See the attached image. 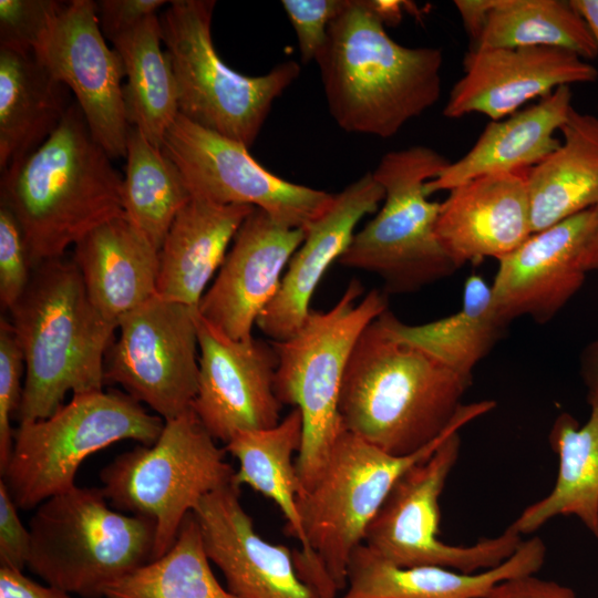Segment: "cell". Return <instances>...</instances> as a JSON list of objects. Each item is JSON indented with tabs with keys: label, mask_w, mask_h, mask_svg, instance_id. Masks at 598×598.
Listing matches in <instances>:
<instances>
[{
	"label": "cell",
	"mask_w": 598,
	"mask_h": 598,
	"mask_svg": "<svg viewBox=\"0 0 598 598\" xmlns=\"http://www.w3.org/2000/svg\"><path fill=\"white\" fill-rule=\"evenodd\" d=\"M472 378L390 334L375 318L346 368L339 417L380 450L411 455L442 436L473 406L462 399Z\"/></svg>",
	"instance_id": "1"
},
{
	"label": "cell",
	"mask_w": 598,
	"mask_h": 598,
	"mask_svg": "<svg viewBox=\"0 0 598 598\" xmlns=\"http://www.w3.org/2000/svg\"><path fill=\"white\" fill-rule=\"evenodd\" d=\"M316 62L329 112L348 133L391 138L441 95L442 50L394 41L368 0H347Z\"/></svg>",
	"instance_id": "2"
},
{
	"label": "cell",
	"mask_w": 598,
	"mask_h": 598,
	"mask_svg": "<svg viewBox=\"0 0 598 598\" xmlns=\"http://www.w3.org/2000/svg\"><path fill=\"white\" fill-rule=\"evenodd\" d=\"M122 182L72 103L37 150L1 172L0 204L20 224L34 268L122 215Z\"/></svg>",
	"instance_id": "3"
},
{
	"label": "cell",
	"mask_w": 598,
	"mask_h": 598,
	"mask_svg": "<svg viewBox=\"0 0 598 598\" xmlns=\"http://www.w3.org/2000/svg\"><path fill=\"white\" fill-rule=\"evenodd\" d=\"M9 311L25 367L19 423L49 417L69 392L103 390L117 323L94 308L73 260L35 266Z\"/></svg>",
	"instance_id": "4"
},
{
	"label": "cell",
	"mask_w": 598,
	"mask_h": 598,
	"mask_svg": "<svg viewBox=\"0 0 598 598\" xmlns=\"http://www.w3.org/2000/svg\"><path fill=\"white\" fill-rule=\"evenodd\" d=\"M489 411L487 401L473 403L442 436L404 456L389 454L342 426L318 480L298 496L306 546L293 556L303 580L319 592L331 585L344 589L350 557L399 477L450 434Z\"/></svg>",
	"instance_id": "5"
},
{
	"label": "cell",
	"mask_w": 598,
	"mask_h": 598,
	"mask_svg": "<svg viewBox=\"0 0 598 598\" xmlns=\"http://www.w3.org/2000/svg\"><path fill=\"white\" fill-rule=\"evenodd\" d=\"M361 282L352 279L326 311L310 310L290 338L271 341L278 354L275 393L282 405L298 408L303 436L296 456L299 495L321 474L338 434L339 395L346 368L363 330L388 310L385 292L377 289L360 298Z\"/></svg>",
	"instance_id": "6"
},
{
	"label": "cell",
	"mask_w": 598,
	"mask_h": 598,
	"mask_svg": "<svg viewBox=\"0 0 598 598\" xmlns=\"http://www.w3.org/2000/svg\"><path fill=\"white\" fill-rule=\"evenodd\" d=\"M29 569L48 585L85 598L153 560L156 526L142 515L111 508L101 488L56 494L30 519Z\"/></svg>",
	"instance_id": "7"
},
{
	"label": "cell",
	"mask_w": 598,
	"mask_h": 598,
	"mask_svg": "<svg viewBox=\"0 0 598 598\" xmlns=\"http://www.w3.org/2000/svg\"><path fill=\"white\" fill-rule=\"evenodd\" d=\"M448 163L424 145L385 153L372 172L384 189L383 205L338 262L378 275L385 293L413 292L457 270L435 231L441 203L425 192Z\"/></svg>",
	"instance_id": "8"
},
{
	"label": "cell",
	"mask_w": 598,
	"mask_h": 598,
	"mask_svg": "<svg viewBox=\"0 0 598 598\" xmlns=\"http://www.w3.org/2000/svg\"><path fill=\"white\" fill-rule=\"evenodd\" d=\"M212 0H174L158 16L175 75L179 114L188 121L250 147L274 102L300 74L285 61L262 75L231 70L218 55L212 38Z\"/></svg>",
	"instance_id": "9"
},
{
	"label": "cell",
	"mask_w": 598,
	"mask_h": 598,
	"mask_svg": "<svg viewBox=\"0 0 598 598\" xmlns=\"http://www.w3.org/2000/svg\"><path fill=\"white\" fill-rule=\"evenodd\" d=\"M164 420L118 391H92L72 399L47 419L19 423L1 478L18 508L38 507L71 489L83 461L123 440L152 445Z\"/></svg>",
	"instance_id": "10"
},
{
	"label": "cell",
	"mask_w": 598,
	"mask_h": 598,
	"mask_svg": "<svg viewBox=\"0 0 598 598\" xmlns=\"http://www.w3.org/2000/svg\"><path fill=\"white\" fill-rule=\"evenodd\" d=\"M234 475L225 448L189 409L164 421L152 445L115 457L100 478L111 506L154 520L156 559L173 546L186 515L206 495L233 483Z\"/></svg>",
	"instance_id": "11"
},
{
	"label": "cell",
	"mask_w": 598,
	"mask_h": 598,
	"mask_svg": "<svg viewBox=\"0 0 598 598\" xmlns=\"http://www.w3.org/2000/svg\"><path fill=\"white\" fill-rule=\"evenodd\" d=\"M460 450V431H455L399 477L365 532L368 547L399 566H441L463 573L494 568L516 551L523 539L511 525L467 546L440 538V497Z\"/></svg>",
	"instance_id": "12"
},
{
	"label": "cell",
	"mask_w": 598,
	"mask_h": 598,
	"mask_svg": "<svg viewBox=\"0 0 598 598\" xmlns=\"http://www.w3.org/2000/svg\"><path fill=\"white\" fill-rule=\"evenodd\" d=\"M162 151L179 169L190 196L220 205H248L277 224L306 229L330 207L334 194L278 177L244 144L204 128L181 114Z\"/></svg>",
	"instance_id": "13"
},
{
	"label": "cell",
	"mask_w": 598,
	"mask_h": 598,
	"mask_svg": "<svg viewBox=\"0 0 598 598\" xmlns=\"http://www.w3.org/2000/svg\"><path fill=\"white\" fill-rule=\"evenodd\" d=\"M197 309L155 295L117 320L105 382L164 421L192 409L198 386Z\"/></svg>",
	"instance_id": "14"
},
{
	"label": "cell",
	"mask_w": 598,
	"mask_h": 598,
	"mask_svg": "<svg viewBox=\"0 0 598 598\" xmlns=\"http://www.w3.org/2000/svg\"><path fill=\"white\" fill-rule=\"evenodd\" d=\"M32 54L73 92L94 141L111 158L125 157L124 66L101 31L96 1L64 2Z\"/></svg>",
	"instance_id": "15"
},
{
	"label": "cell",
	"mask_w": 598,
	"mask_h": 598,
	"mask_svg": "<svg viewBox=\"0 0 598 598\" xmlns=\"http://www.w3.org/2000/svg\"><path fill=\"white\" fill-rule=\"evenodd\" d=\"M198 386L192 403L206 431L225 444L240 431L275 426L282 404L275 393L278 354L272 342L234 340L196 312Z\"/></svg>",
	"instance_id": "16"
},
{
	"label": "cell",
	"mask_w": 598,
	"mask_h": 598,
	"mask_svg": "<svg viewBox=\"0 0 598 598\" xmlns=\"http://www.w3.org/2000/svg\"><path fill=\"white\" fill-rule=\"evenodd\" d=\"M598 220V206L533 233L498 259L491 286L494 307L509 323L528 316L551 320L586 279L584 254Z\"/></svg>",
	"instance_id": "17"
},
{
	"label": "cell",
	"mask_w": 598,
	"mask_h": 598,
	"mask_svg": "<svg viewBox=\"0 0 598 598\" xmlns=\"http://www.w3.org/2000/svg\"><path fill=\"white\" fill-rule=\"evenodd\" d=\"M463 65L464 73L443 109L448 118L481 113L498 121L560 86L598 79L597 69L588 61L553 47L468 50Z\"/></svg>",
	"instance_id": "18"
},
{
	"label": "cell",
	"mask_w": 598,
	"mask_h": 598,
	"mask_svg": "<svg viewBox=\"0 0 598 598\" xmlns=\"http://www.w3.org/2000/svg\"><path fill=\"white\" fill-rule=\"evenodd\" d=\"M259 208L239 227L218 272L200 299L199 315L234 340H249L278 292L283 270L305 239Z\"/></svg>",
	"instance_id": "19"
},
{
	"label": "cell",
	"mask_w": 598,
	"mask_h": 598,
	"mask_svg": "<svg viewBox=\"0 0 598 598\" xmlns=\"http://www.w3.org/2000/svg\"><path fill=\"white\" fill-rule=\"evenodd\" d=\"M234 483L206 495L193 511L207 556L238 598H320L299 575L293 550L264 539Z\"/></svg>",
	"instance_id": "20"
},
{
	"label": "cell",
	"mask_w": 598,
	"mask_h": 598,
	"mask_svg": "<svg viewBox=\"0 0 598 598\" xmlns=\"http://www.w3.org/2000/svg\"><path fill=\"white\" fill-rule=\"evenodd\" d=\"M383 199V187L368 172L334 194L326 213L305 229V239L289 260L277 295L256 323L271 341L286 340L301 328L323 275L347 250L359 221L374 213Z\"/></svg>",
	"instance_id": "21"
},
{
	"label": "cell",
	"mask_w": 598,
	"mask_h": 598,
	"mask_svg": "<svg viewBox=\"0 0 598 598\" xmlns=\"http://www.w3.org/2000/svg\"><path fill=\"white\" fill-rule=\"evenodd\" d=\"M448 192L435 231L457 268L498 260L533 234L526 171L482 175Z\"/></svg>",
	"instance_id": "22"
},
{
	"label": "cell",
	"mask_w": 598,
	"mask_h": 598,
	"mask_svg": "<svg viewBox=\"0 0 598 598\" xmlns=\"http://www.w3.org/2000/svg\"><path fill=\"white\" fill-rule=\"evenodd\" d=\"M545 556L544 542L532 537L503 564L463 573L441 566H399L362 543L350 557L340 598H487L497 584L536 574Z\"/></svg>",
	"instance_id": "23"
},
{
	"label": "cell",
	"mask_w": 598,
	"mask_h": 598,
	"mask_svg": "<svg viewBox=\"0 0 598 598\" xmlns=\"http://www.w3.org/2000/svg\"><path fill=\"white\" fill-rule=\"evenodd\" d=\"M72 260L90 301L110 321L117 323L123 315L157 295L159 250L124 213L78 241Z\"/></svg>",
	"instance_id": "24"
},
{
	"label": "cell",
	"mask_w": 598,
	"mask_h": 598,
	"mask_svg": "<svg viewBox=\"0 0 598 598\" xmlns=\"http://www.w3.org/2000/svg\"><path fill=\"white\" fill-rule=\"evenodd\" d=\"M570 86H560L537 103L498 121H489L472 148L448 163L425 184L430 196L482 175L527 171L559 145L555 137L566 122L571 105Z\"/></svg>",
	"instance_id": "25"
},
{
	"label": "cell",
	"mask_w": 598,
	"mask_h": 598,
	"mask_svg": "<svg viewBox=\"0 0 598 598\" xmlns=\"http://www.w3.org/2000/svg\"><path fill=\"white\" fill-rule=\"evenodd\" d=\"M254 208L192 196L176 215L159 249L157 295L198 309L208 282Z\"/></svg>",
	"instance_id": "26"
},
{
	"label": "cell",
	"mask_w": 598,
	"mask_h": 598,
	"mask_svg": "<svg viewBox=\"0 0 598 598\" xmlns=\"http://www.w3.org/2000/svg\"><path fill=\"white\" fill-rule=\"evenodd\" d=\"M560 145L526 171L533 233L598 206V116L574 107Z\"/></svg>",
	"instance_id": "27"
},
{
	"label": "cell",
	"mask_w": 598,
	"mask_h": 598,
	"mask_svg": "<svg viewBox=\"0 0 598 598\" xmlns=\"http://www.w3.org/2000/svg\"><path fill=\"white\" fill-rule=\"evenodd\" d=\"M66 86L32 53L0 48V171L37 150L71 104Z\"/></svg>",
	"instance_id": "28"
},
{
	"label": "cell",
	"mask_w": 598,
	"mask_h": 598,
	"mask_svg": "<svg viewBox=\"0 0 598 598\" xmlns=\"http://www.w3.org/2000/svg\"><path fill=\"white\" fill-rule=\"evenodd\" d=\"M558 456L550 492L527 506L511 526L530 534L556 516H576L598 539V405L584 424L569 413L558 415L549 432Z\"/></svg>",
	"instance_id": "29"
},
{
	"label": "cell",
	"mask_w": 598,
	"mask_h": 598,
	"mask_svg": "<svg viewBox=\"0 0 598 598\" xmlns=\"http://www.w3.org/2000/svg\"><path fill=\"white\" fill-rule=\"evenodd\" d=\"M378 319L396 339L468 378H473L474 368L491 352L508 326L494 307L491 286L476 274L466 278L462 307L450 316L408 324L385 310Z\"/></svg>",
	"instance_id": "30"
},
{
	"label": "cell",
	"mask_w": 598,
	"mask_h": 598,
	"mask_svg": "<svg viewBox=\"0 0 598 598\" xmlns=\"http://www.w3.org/2000/svg\"><path fill=\"white\" fill-rule=\"evenodd\" d=\"M111 42L123 62L126 78L123 84L126 121L162 148L179 109L175 75L168 54L161 47L158 16L148 17Z\"/></svg>",
	"instance_id": "31"
},
{
	"label": "cell",
	"mask_w": 598,
	"mask_h": 598,
	"mask_svg": "<svg viewBox=\"0 0 598 598\" xmlns=\"http://www.w3.org/2000/svg\"><path fill=\"white\" fill-rule=\"evenodd\" d=\"M303 436V421L298 408L268 429L237 432L225 446L239 463L233 483L247 485L272 501L286 519L285 532L306 546L298 509L300 483L293 461Z\"/></svg>",
	"instance_id": "32"
},
{
	"label": "cell",
	"mask_w": 598,
	"mask_h": 598,
	"mask_svg": "<svg viewBox=\"0 0 598 598\" xmlns=\"http://www.w3.org/2000/svg\"><path fill=\"white\" fill-rule=\"evenodd\" d=\"M125 158L123 213L159 250L176 215L190 199V193L173 161L132 126Z\"/></svg>",
	"instance_id": "33"
},
{
	"label": "cell",
	"mask_w": 598,
	"mask_h": 598,
	"mask_svg": "<svg viewBox=\"0 0 598 598\" xmlns=\"http://www.w3.org/2000/svg\"><path fill=\"white\" fill-rule=\"evenodd\" d=\"M518 47L560 48L585 61L598 56L591 30L571 0H497L470 50Z\"/></svg>",
	"instance_id": "34"
},
{
	"label": "cell",
	"mask_w": 598,
	"mask_h": 598,
	"mask_svg": "<svg viewBox=\"0 0 598 598\" xmlns=\"http://www.w3.org/2000/svg\"><path fill=\"white\" fill-rule=\"evenodd\" d=\"M199 524L189 513L161 557L110 585L104 598H238L216 579Z\"/></svg>",
	"instance_id": "35"
},
{
	"label": "cell",
	"mask_w": 598,
	"mask_h": 598,
	"mask_svg": "<svg viewBox=\"0 0 598 598\" xmlns=\"http://www.w3.org/2000/svg\"><path fill=\"white\" fill-rule=\"evenodd\" d=\"M63 4L55 0H0V48L33 53Z\"/></svg>",
	"instance_id": "36"
},
{
	"label": "cell",
	"mask_w": 598,
	"mask_h": 598,
	"mask_svg": "<svg viewBox=\"0 0 598 598\" xmlns=\"http://www.w3.org/2000/svg\"><path fill=\"white\" fill-rule=\"evenodd\" d=\"M25 372L22 350L10 321L0 319V471L8 464L13 429L11 416L17 414L23 391L22 374Z\"/></svg>",
	"instance_id": "37"
},
{
	"label": "cell",
	"mask_w": 598,
	"mask_h": 598,
	"mask_svg": "<svg viewBox=\"0 0 598 598\" xmlns=\"http://www.w3.org/2000/svg\"><path fill=\"white\" fill-rule=\"evenodd\" d=\"M33 266L14 215L0 204V301L10 310L30 283Z\"/></svg>",
	"instance_id": "38"
},
{
	"label": "cell",
	"mask_w": 598,
	"mask_h": 598,
	"mask_svg": "<svg viewBox=\"0 0 598 598\" xmlns=\"http://www.w3.org/2000/svg\"><path fill=\"white\" fill-rule=\"evenodd\" d=\"M347 0H282L281 6L295 30L302 63L316 61L323 49L331 22Z\"/></svg>",
	"instance_id": "39"
},
{
	"label": "cell",
	"mask_w": 598,
	"mask_h": 598,
	"mask_svg": "<svg viewBox=\"0 0 598 598\" xmlns=\"http://www.w3.org/2000/svg\"><path fill=\"white\" fill-rule=\"evenodd\" d=\"M8 487L0 480V567L23 570L28 566L31 534L19 518Z\"/></svg>",
	"instance_id": "40"
},
{
	"label": "cell",
	"mask_w": 598,
	"mask_h": 598,
	"mask_svg": "<svg viewBox=\"0 0 598 598\" xmlns=\"http://www.w3.org/2000/svg\"><path fill=\"white\" fill-rule=\"evenodd\" d=\"M169 3L165 0H100L96 12L101 31L112 41L134 29L157 10Z\"/></svg>",
	"instance_id": "41"
},
{
	"label": "cell",
	"mask_w": 598,
	"mask_h": 598,
	"mask_svg": "<svg viewBox=\"0 0 598 598\" xmlns=\"http://www.w3.org/2000/svg\"><path fill=\"white\" fill-rule=\"evenodd\" d=\"M487 598H578L573 589L533 575L506 579L497 584Z\"/></svg>",
	"instance_id": "42"
},
{
	"label": "cell",
	"mask_w": 598,
	"mask_h": 598,
	"mask_svg": "<svg viewBox=\"0 0 598 598\" xmlns=\"http://www.w3.org/2000/svg\"><path fill=\"white\" fill-rule=\"evenodd\" d=\"M0 598H71L70 594L54 586H42L28 578L21 570L0 567Z\"/></svg>",
	"instance_id": "43"
},
{
	"label": "cell",
	"mask_w": 598,
	"mask_h": 598,
	"mask_svg": "<svg viewBox=\"0 0 598 598\" xmlns=\"http://www.w3.org/2000/svg\"><path fill=\"white\" fill-rule=\"evenodd\" d=\"M453 3L470 38L471 48H474L485 30L497 0H455Z\"/></svg>",
	"instance_id": "44"
},
{
	"label": "cell",
	"mask_w": 598,
	"mask_h": 598,
	"mask_svg": "<svg viewBox=\"0 0 598 598\" xmlns=\"http://www.w3.org/2000/svg\"><path fill=\"white\" fill-rule=\"evenodd\" d=\"M580 375L587 389L590 406L598 405V337L590 341L580 354Z\"/></svg>",
	"instance_id": "45"
},
{
	"label": "cell",
	"mask_w": 598,
	"mask_h": 598,
	"mask_svg": "<svg viewBox=\"0 0 598 598\" xmlns=\"http://www.w3.org/2000/svg\"><path fill=\"white\" fill-rule=\"evenodd\" d=\"M368 2L372 12L386 27L398 25L402 21L404 10L410 6L406 1L398 0H368Z\"/></svg>",
	"instance_id": "46"
},
{
	"label": "cell",
	"mask_w": 598,
	"mask_h": 598,
	"mask_svg": "<svg viewBox=\"0 0 598 598\" xmlns=\"http://www.w3.org/2000/svg\"><path fill=\"white\" fill-rule=\"evenodd\" d=\"M571 2L587 21L598 50V0H571Z\"/></svg>",
	"instance_id": "47"
},
{
	"label": "cell",
	"mask_w": 598,
	"mask_h": 598,
	"mask_svg": "<svg viewBox=\"0 0 598 598\" xmlns=\"http://www.w3.org/2000/svg\"><path fill=\"white\" fill-rule=\"evenodd\" d=\"M585 270H598V220L584 254Z\"/></svg>",
	"instance_id": "48"
}]
</instances>
